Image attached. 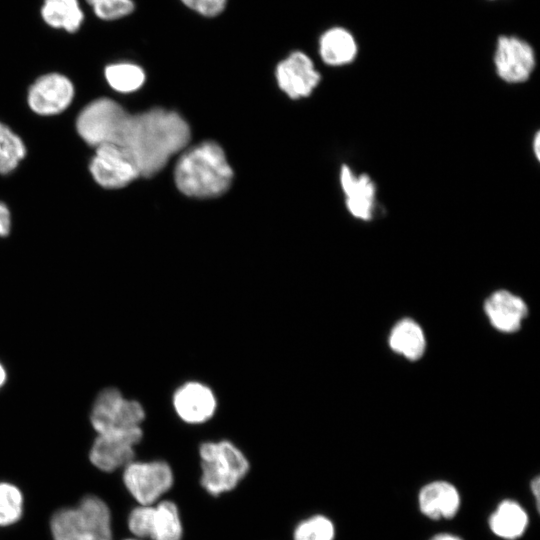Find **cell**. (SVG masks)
<instances>
[{
	"label": "cell",
	"instance_id": "32",
	"mask_svg": "<svg viewBox=\"0 0 540 540\" xmlns=\"http://www.w3.org/2000/svg\"><path fill=\"white\" fill-rule=\"evenodd\" d=\"M91 6L95 5L100 0H86Z\"/></svg>",
	"mask_w": 540,
	"mask_h": 540
},
{
	"label": "cell",
	"instance_id": "6",
	"mask_svg": "<svg viewBox=\"0 0 540 540\" xmlns=\"http://www.w3.org/2000/svg\"><path fill=\"white\" fill-rule=\"evenodd\" d=\"M127 524L138 539L181 540L183 535L178 507L168 500L137 506L130 512Z\"/></svg>",
	"mask_w": 540,
	"mask_h": 540
},
{
	"label": "cell",
	"instance_id": "14",
	"mask_svg": "<svg viewBox=\"0 0 540 540\" xmlns=\"http://www.w3.org/2000/svg\"><path fill=\"white\" fill-rule=\"evenodd\" d=\"M340 183L346 197V206L350 214L361 220H370L375 206V185L366 174L355 176L344 165L340 172Z\"/></svg>",
	"mask_w": 540,
	"mask_h": 540
},
{
	"label": "cell",
	"instance_id": "11",
	"mask_svg": "<svg viewBox=\"0 0 540 540\" xmlns=\"http://www.w3.org/2000/svg\"><path fill=\"white\" fill-rule=\"evenodd\" d=\"M535 53L532 46L516 36H499L494 65L497 75L511 84L528 80L535 68Z\"/></svg>",
	"mask_w": 540,
	"mask_h": 540
},
{
	"label": "cell",
	"instance_id": "26",
	"mask_svg": "<svg viewBox=\"0 0 540 540\" xmlns=\"http://www.w3.org/2000/svg\"><path fill=\"white\" fill-rule=\"evenodd\" d=\"M184 6L203 17H216L226 8L228 0H180Z\"/></svg>",
	"mask_w": 540,
	"mask_h": 540
},
{
	"label": "cell",
	"instance_id": "1",
	"mask_svg": "<svg viewBox=\"0 0 540 540\" xmlns=\"http://www.w3.org/2000/svg\"><path fill=\"white\" fill-rule=\"evenodd\" d=\"M189 140V125L174 111L154 108L129 114L122 107L105 144L123 148L140 176L151 177L165 167L172 155L185 148Z\"/></svg>",
	"mask_w": 540,
	"mask_h": 540
},
{
	"label": "cell",
	"instance_id": "24",
	"mask_svg": "<svg viewBox=\"0 0 540 540\" xmlns=\"http://www.w3.org/2000/svg\"><path fill=\"white\" fill-rule=\"evenodd\" d=\"M332 521L323 515H314L301 521L294 529V540H334Z\"/></svg>",
	"mask_w": 540,
	"mask_h": 540
},
{
	"label": "cell",
	"instance_id": "23",
	"mask_svg": "<svg viewBox=\"0 0 540 540\" xmlns=\"http://www.w3.org/2000/svg\"><path fill=\"white\" fill-rule=\"evenodd\" d=\"M24 510V497L20 488L9 482H0V527L17 523Z\"/></svg>",
	"mask_w": 540,
	"mask_h": 540
},
{
	"label": "cell",
	"instance_id": "12",
	"mask_svg": "<svg viewBox=\"0 0 540 540\" xmlns=\"http://www.w3.org/2000/svg\"><path fill=\"white\" fill-rule=\"evenodd\" d=\"M276 79L282 91L290 98L309 96L321 79L311 58L302 51H293L278 63Z\"/></svg>",
	"mask_w": 540,
	"mask_h": 540
},
{
	"label": "cell",
	"instance_id": "31",
	"mask_svg": "<svg viewBox=\"0 0 540 540\" xmlns=\"http://www.w3.org/2000/svg\"><path fill=\"white\" fill-rule=\"evenodd\" d=\"M6 380V372L4 367L0 364V387L4 384Z\"/></svg>",
	"mask_w": 540,
	"mask_h": 540
},
{
	"label": "cell",
	"instance_id": "19",
	"mask_svg": "<svg viewBox=\"0 0 540 540\" xmlns=\"http://www.w3.org/2000/svg\"><path fill=\"white\" fill-rule=\"evenodd\" d=\"M389 344L392 350L410 360L419 359L426 345L421 327L411 319H403L394 326Z\"/></svg>",
	"mask_w": 540,
	"mask_h": 540
},
{
	"label": "cell",
	"instance_id": "7",
	"mask_svg": "<svg viewBox=\"0 0 540 540\" xmlns=\"http://www.w3.org/2000/svg\"><path fill=\"white\" fill-rule=\"evenodd\" d=\"M170 465L162 460L131 461L124 467L123 482L139 505H153L173 485Z\"/></svg>",
	"mask_w": 540,
	"mask_h": 540
},
{
	"label": "cell",
	"instance_id": "8",
	"mask_svg": "<svg viewBox=\"0 0 540 540\" xmlns=\"http://www.w3.org/2000/svg\"><path fill=\"white\" fill-rule=\"evenodd\" d=\"M141 427L100 433L89 452L90 462L103 472L124 468L134 460L135 446L141 441Z\"/></svg>",
	"mask_w": 540,
	"mask_h": 540
},
{
	"label": "cell",
	"instance_id": "4",
	"mask_svg": "<svg viewBox=\"0 0 540 540\" xmlns=\"http://www.w3.org/2000/svg\"><path fill=\"white\" fill-rule=\"evenodd\" d=\"M202 487L212 496L233 490L246 476L250 464L233 442L205 441L199 446Z\"/></svg>",
	"mask_w": 540,
	"mask_h": 540
},
{
	"label": "cell",
	"instance_id": "17",
	"mask_svg": "<svg viewBox=\"0 0 540 540\" xmlns=\"http://www.w3.org/2000/svg\"><path fill=\"white\" fill-rule=\"evenodd\" d=\"M357 52L355 37L343 27L329 28L319 39V54L327 65H347L356 58Z\"/></svg>",
	"mask_w": 540,
	"mask_h": 540
},
{
	"label": "cell",
	"instance_id": "21",
	"mask_svg": "<svg viewBox=\"0 0 540 540\" xmlns=\"http://www.w3.org/2000/svg\"><path fill=\"white\" fill-rule=\"evenodd\" d=\"M105 78L114 90L128 93L142 86L145 80V73L138 65L117 63L106 67Z\"/></svg>",
	"mask_w": 540,
	"mask_h": 540
},
{
	"label": "cell",
	"instance_id": "25",
	"mask_svg": "<svg viewBox=\"0 0 540 540\" xmlns=\"http://www.w3.org/2000/svg\"><path fill=\"white\" fill-rule=\"evenodd\" d=\"M95 14L103 20H116L134 10L133 0H100L92 6Z\"/></svg>",
	"mask_w": 540,
	"mask_h": 540
},
{
	"label": "cell",
	"instance_id": "28",
	"mask_svg": "<svg viewBox=\"0 0 540 540\" xmlns=\"http://www.w3.org/2000/svg\"><path fill=\"white\" fill-rule=\"evenodd\" d=\"M532 494L535 498L536 509L539 511L540 508V479L539 476H536L530 484Z\"/></svg>",
	"mask_w": 540,
	"mask_h": 540
},
{
	"label": "cell",
	"instance_id": "5",
	"mask_svg": "<svg viewBox=\"0 0 540 540\" xmlns=\"http://www.w3.org/2000/svg\"><path fill=\"white\" fill-rule=\"evenodd\" d=\"M145 417V409L139 401L127 399L117 388L110 387L96 397L90 421L100 434L141 427Z\"/></svg>",
	"mask_w": 540,
	"mask_h": 540
},
{
	"label": "cell",
	"instance_id": "22",
	"mask_svg": "<svg viewBox=\"0 0 540 540\" xmlns=\"http://www.w3.org/2000/svg\"><path fill=\"white\" fill-rule=\"evenodd\" d=\"M26 155L21 138L0 122V173L13 171Z\"/></svg>",
	"mask_w": 540,
	"mask_h": 540
},
{
	"label": "cell",
	"instance_id": "9",
	"mask_svg": "<svg viewBox=\"0 0 540 540\" xmlns=\"http://www.w3.org/2000/svg\"><path fill=\"white\" fill-rule=\"evenodd\" d=\"M95 148L89 169L100 186L118 189L140 176L133 159L123 148L114 144H101Z\"/></svg>",
	"mask_w": 540,
	"mask_h": 540
},
{
	"label": "cell",
	"instance_id": "13",
	"mask_svg": "<svg viewBox=\"0 0 540 540\" xmlns=\"http://www.w3.org/2000/svg\"><path fill=\"white\" fill-rule=\"evenodd\" d=\"M74 96L71 81L58 73L38 78L28 92L30 108L40 115H54L65 110Z\"/></svg>",
	"mask_w": 540,
	"mask_h": 540
},
{
	"label": "cell",
	"instance_id": "29",
	"mask_svg": "<svg viewBox=\"0 0 540 540\" xmlns=\"http://www.w3.org/2000/svg\"><path fill=\"white\" fill-rule=\"evenodd\" d=\"M430 540H462L460 537L449 534V533H440L433 536Z\"/></svg>",
	"mask_w": 540,
	"mask_h": 540
},
{
	"label": "cell",
	"instance_id": "27",
	"mask_svg": "<svg viewBox=\"0 0 540 540\" xmlns=\"http://www.w3.org/2000/svg\"><path fill=\"white\" fill-rule=\"evenodd\" d=\"M11 227L10 212L6 205L0 203V236H7Z\"/></svg>",
	"mask_w": 540,
	"mask_h": 540
},
{
	"label": "cell",
	"instance_id": "15",
	"mask_svg": "<svg viewBox=\"0 0 540 540\" xmlns=\"http://www.w3.org/2000/svg\"><path fill=\"white\" fill-rule=\"evenodd\" d=\"M460 503L458 490L447 481L427 483L418 495L421 513L433 520L453 518L460 508Z\"/></svg>",
	"mask_w": 540,
	"mask_h": 540
},
{
	"label": "cell",
	"instance_id": "16",
	"mask_svg": "<svg viewBox=\"0 0 540 540\" xmlns=\"http://www.w3.org/2000/svg\"><path fill=\"white\" fill-rule=\"evenodd\" d=\"M485 312L491 324L502 332L517 331L527 315V306L509 291L494 292L485 302Z\"/></svg>",
	"mask_w": 540,
	"mask_h": 540
},
{
	"label": "cell",
	"instance_id": "33",
	"mask_svg": "<svg viewBox=\"0 0 540 540\" xmlns=\"http://www.w3.org/2000/svg\"><path fill=\"white\" fill-rule=\"evenodd\" d=\"M125 540H142V539H138V538H129V539H125Z\"/></svg>",
	"mask_w": 540,
	"mask_h": 540
},
{
	"label": "cell",
	"instance_id": "18",
	"mask_svg": "<svg viewBox=\"0 0 540 540\" xmlns=\"http://www.w3.org/2000/svg\"><path fill=\"white\" fill-rule=\"evenodd\" d=\"M491 531L498 537L515 540L521 537L528 525V515L523 507L513 500H503L490 515Z\"/></svg>",
	"mask_w": 540,
	"mask_h": 540
},
{
	"label": "cell",
	"instance_id": "30",
	"mask_svg": "<svg viewBox=\"0 0 540 540\" xmlns=\"http://www.w3.org/2000/svg\"><path fill=\"white\" fill-rule=\"evenodd\" d=\"M540 138H539V133H537L534 137V143H533V147H534V153L536 155L537 158H539V148H540Z\"/></svg>",
	"mask_w": 540,
	"mask_h": 540
},
{
	"label": "cell",
	"instance_id": "20",
	"mask_svg": "<svg viewBox=\"0 0 540 540\" xmlns=\"http://www.w3.org/2000/svg\"><path fill=\"white\" fill-rule=\"evenodd\" d=\"M41 13L48 25L68 32L78 30L83 21L77 0H45Z\"/></svg>",
	"mask_w": 540,
	"mask_h": 540
},
{
	"label": "cell",
	"instance_id": "2",
	"mask_svg": "<svg viewBox=\"0 0 540 540\" xmlns=\"http://www.w3.org/2000/svg\"><path fill=\"white\" fill-rule=\"evenodd\" d=\"M174 179L179 191L186 196L213 198L229 189L233 171L220 145L205 141L181 154Z\"/></svg>",
	"mask_w": 540,
	"mask_h": 540
},
{
	"label": "cell",
	"instance_id": "10",
	"mask_svg": "<svg viewBox=\"0 0 540 540\" xmlns=\"http://www.w3.org/2000/svg\"><path fill=\"white\" fill-rule=\"evenodd\" d=\"M172 408L189 425H201L213 418L218 408L214 390L199 380L181 383L172 394Z\"/></svg>",
	"mask_w": 540,
	"mask_h": 540
},
{
	"label": "cell",
	"instance_id": "3",
	"mask_svg": "<svg viewBox=\"0 0 540 540\" xmlns=\"http://www.w3.org/2000/svg\"><path fill=\"white\" fill-rule=\"evenodd\" d=\"M53 540H113L111 512L98 496L86 495L76 506L51 517Z\"/></svg>",
	"mask_w": 540,
	"mask_h": 540
}]
</instances>
